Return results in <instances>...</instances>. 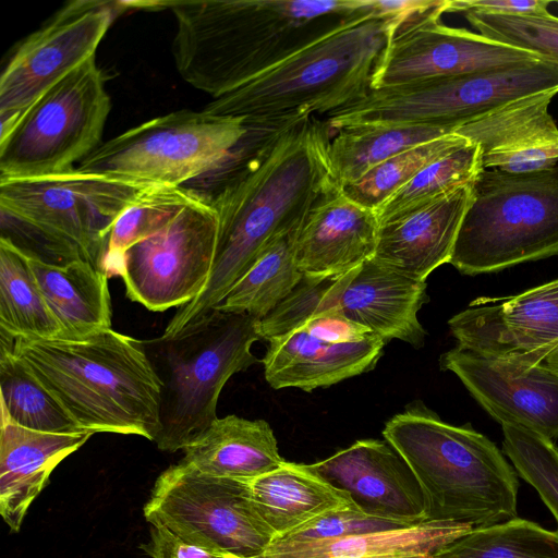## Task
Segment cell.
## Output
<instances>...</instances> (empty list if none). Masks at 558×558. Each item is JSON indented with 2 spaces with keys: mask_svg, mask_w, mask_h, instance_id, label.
Returning a JSON list of instances; mask_svg holds the SVG:
<instances>
[{
  "mask_svg": "<svg viewBox=\"0 0 558 558\" xmlns=\"http://www.w3.org/2000/svg\"><path fill=\"white\" fill-rule=\"evenodd\" d=\"M328 130L314 116L248 130L253 149L246 135L233 157L211 172L221 183L215 192L201 195L218 217L213 269L204 290L178 308L163 336H177L210 313L272 236L302 223L323 196L337 190L328 159Z\"/></svg>",
  "mask_w": 558,
  "mask_h": 558,
  "instance_id": "cell-1",
  "label": "cell"
},
{
  "mask_svg": "<svg viewBox=\"0 0 558 558\" xmlns=\"http://www.w3.org/2000/svg\"><path fill=\"white\" fill-rule=\"evenodd\" d=\"M177 22L172 54L181 77L221 97L356 16L374 0L158 1Z\"/></svg>",
  "mask_w": 558,
  "mask_h": 558,
  "instance_id": "cell-2",
  "label": "cell"
},
{
  "mask_svg": "<svg viewBox=\"0 0 558 558\" xmlns=\"http://www.w3.org/2000/svg\"><path fill=\"white\" fill-rule=\"evenodd\" d=\"M12 351L81 430L158 437L161 383L143 340L109 328L80 339L19 337Z\"/></svg>",
  "mask_w": 558,
  "mask_h": 558,
  "instance_id": "cell-3",
  "label": "cell"
},
{
  "mask_svg": "<svg viewBox=\"0 0 558 558\" xmlns=\"http://www.w3.org/2000/svg\"><path fill=\"white\" fill-rule=\"evenodd\" d=\"M398 21L377 12L349 20L260 72L203 110L278 128L330 114L365 97Z\"/></svg>",
  "mask_w": 558,
  "mask_h": 558,
  "instance_id": "cell-4",
  "label": "cell"
},
{
  "mask_svg": "<svg viewBox=\"0 0 558 558\" xmlns=\"http://www.w3.org/2000/svg\"><path fill=\"white\" fill-rule=\"evenodd\" d=\"M383 436L414 473L426 521L476 529L517 518L518 473L505 453L470 425L446 423L415 402L386 423Z\"/></svg>",
  "mask_w": 558,
  "mask_h": 558,
  "instance_id": "cell-5",
  "label": "cell"
},
{
  "mask_svg": "<svg viewBox=\"0 0 558 558\" xmlns=\"http://www.w3.org/2000/svg\"><path fill=\"white\" fill-rule=\"evenodd\" d=\"M258 320L213 310L177 336L143 340L161 383L160 432L155 440L160 450H182L218 418L226 383L258 362L251 351L262 340Z\"/></svg>",
  "mask_w": 558,
  "mask_h": 558,
  "instance_id": "cell-6",
  "label": "cell"
},
{
  "mask_svg": "<svg viewBox=\"0 0 558 558\" xmlns=\"http://www.w3.org/2000/svg\"><path fill=\"white\" fill-rule=\"evenodd\" d=\"M148 186L77 168L37 178L0 179L1 230L37 243L36 257L53 264L84 259L99 269L110 230Z\"/></svg>",
  "mask_w": 558,
  "mask_h": 558,
  "instance_id": "cell-7",
  "label": "cell"
},
{
  "mask_svg": "<svg viewBox=\"0 0 558 558\" xmlns=\"http://www.w3.org/2000/svg\"><path fill=\"white\" fill-rule=\"evenodd\" d=\"M449 264L463 275L499 271L558 255V166L482 170Z\"/></svg>",
  "mask_w": 558,
  "mask_h": 558,
  "instance_id": "cell-8",
  "label": "cell"
},
{
  "mask_svg": "<svg viewBox=\"0 0 558 558\" xmlns=\"http://www.w3.org/2000/svg\"><path fill=\"white\" fill-rule=\"evenodd\" d=\"M247 132L242 118L174 111L101 143L76 168L138 184L183 186L221 168Z\"/></svg>",
  "mask_w": 558,
  "mask_h": 558,
  "instance_id": "cell-9",
  "label": "cell"
},
{
  "mask_svg": "<svg viewBox=\"0 0 558 558\" xmlns=\"http://www.w3.org/2000/svg\"><path fill=\"white\" fill-rule=\"evenodd\" d=\"M558 88L549 60L371 89L327 117L329 129L354 124H413L453 129L512 100Z\"/></svg>",
  "mask_w": 558,
  "mask_h": 558,
  "instance_id": "cell-10",
  "label": "cell"
},
{
  "mask_svg": "<svg viewBox=\"0 0 558 558\" xmlns=\"http://www.w3.org/2000/svg\"><path fill=\"white\" fill-rule=\"evenodd\" d=\"M110 110L95 56L47 90L0 138V179L74 169L101 144Z\"/></svg>",
  "mask_w": 558,
  "mask_h": 558,
  "instance_id": "cell-11",
  "label": "cell"
},
{
  "mask_svg": "<svg viewBox=\"0 0 558 558\" xmlns=\"http://www.w3.org/2000/svg\"><path fill=\"white\" fill-rule=\"evenodd\" d=\"M250 482L207 475L180 460L157 477L143 513L210 553L262 558L276 534L257 512Z\"/></svg>",
  "mask_w": 558,
  "mask_h": 558,
  "instance_id": "cell-12",
  "label": "cell"
},
{
  "mask_svg": "<svg viewBox=\"0 0 558 558\" xmlns=\"http://www.w3.org/2000/svg\"><path fill=\"white\" fill-rule=\"evenodd\" d=\"M123 2L75 0L16 47L0 76V138L47 90L96 56Z\"/></svg>",
  "mask_w": 558,
  "mask_h": 558,
  "instance_id": "cell-13",
  "label": "cell"
},
{
  "mask_svg": "<svg viewBox=\"0 0 558 558\" xmlns=\"http://www.w3.org/2000/svg\"><path fill=\"white\" fill-rule=\"evenodd\" d=\"M217 243V214L198 194L166 227L125 252L120 277L128 298L153 312L187 304L208 282Z\"/></svg>",
  "mask_w": 558,
  "mask_h": 558,
  "instance_id": "cell-14",
  "label": "cell"
},
{
  "mask_svg": "<svg viewBox=\"0 0 558 558\" xmlns=\"http://www.w3.org/2000/svg\"><path fill=\"white\" fill-rule=\"evenodd\" d=\"M450 0L432 4L396 25L372 77L371 89L547 60L465 28L444 25ZM550 61V60H549Z\"/></svg>",
  "mask_w": 558,
  "mask_h": 558,
  "instance_id": "cell-15",
  "label": "cell"
},
{
  "mask_svg": "<svg viewBox=\"0 0 558 558\" xmlns=\"http://www.w3.org/2000/svg\"><path fill=\"white\" fill-rule=\"evenodd\" d=\"M448 325L460 347L537 365L558 344V279L513 296L476 299Z\"/></svg>",
  "mask_w": 558,
  "mask_h": 558,
  "instance_id": "cell-16",
  "label": "cell"
},
{
  "mask_svg": "<svg viewBox=\"0 0 558 558\" xmlns=\"http://www.w3.org/2000/svg\"><path fill=\"white\" fill-rule=\"evenodd\" d=\"M497 422L558 438V373L542 365L483 355L456 345L440 356Z\"/></svg>",
  "mask_w": 558,
  "mask_h": 558,
  "instance_id": "cell-17",
  "label": "cell"
},
{
  "mask_svg": "<svg viewBox=\"0 0 558 558\" xmlns=\"http://www.w3.org/2000/svg\"><path fill=\"white\" fill-rule=\"evenodd\" d=\"M426 300V280L371 258L344 275L331 277L320 304L322 313H340L386 341L398 339L421 348L426 332L417 314Z\"/></svg>",
  "mask_w": 558,
  "mask_h": 558,
  "instance_id": "cell-18",
  "label": "cell"
},
{
  "mask_svg": "<svg viewBox=\"0 0 558 558\" xmlns=\"http://www.w3.org/2000/svg\"><path fill=\"white\" fill-rule=\"evenodd\" d=\"M345 490L365 513L415 525L426 521L425 499L409 464L386 440L363 439L311 464Z\"/></svg>",
  "mask_w": 558,
  "mask_h": 558,
  "instance_id": "cell-19",
  "label": "cell"
},
{
  "mask_svg": "<svg viewBox=\"0 0 558 558\" xmlns=\"http://www.w3.org/2000/svg\"><path fill=\"white\" fill-rule=\"evenodd\" d=\"M558 88L505 104L458 128L454 133L477 145L483 168L524 173L558 162V126L549 105Z\"/></svg>",
  "mask_w": 558,
  "mask_h": 558,
  "instance_id": "cell-20",
  "label": "cell"
},
{
  "mask_svg": "<svg viewBox=\"0 0 558 558\" xmlns=\"http://www.w3.org/2000/svg\"><path fill=\"white\" fill-rule=\"evenodd\" d=\"M472 184L458 186L378 222L372 258L411 278L426 280L433 270L451 258L472 201Z\"/></svg>",
  "mask_w": 558,
  "mask_h": 558,
  "instance_id": "cell-21",
  "label": "cell"
},
{
  "mask_svg": "<svg viewBox=\"0 0 558 558\" xmlns=\"http://www.w3.org/2000/svg\"><path fill=\"white\" fill-rule=\"evenodd\" d=\"M378 219L336 190L306 214L295 241V260L303 276L344 275L374 256Z\"/></svg>",
  "mask_w": 558,
  "mask_h": 558,
  "instance_id": "cell-22",
  "label": "cell"
},
{
  "mask_svg": "<svg viewBox=\"0 0 558 558\" xmlns=\"http://www.w3.org/2000/svg\"><path fill=\"white\" fill-rule=\"evenodd\" d=\"M262 360L274 389L312 391L373 369L386 340L379 336L354 343H328L295 328L268 341Z\"/></svg>",
  "mask_w": 558,
  "mask_h": 558,
  "instance_id": "cell-23",
  "label": "cell"
},
{
  "mask_svg": "<svg viewBox=\"0 0 558 558\" xmlns=\"http://www.w3.org/2000/svg\"><path fill=\"white\" fill-rule=\"evenodd\" d=\"M94 435L88 432L49 433L1 420L0 513L12 532L49 481L54 468Z\"/></svg>",
  "mask_w": 558,
  "mask_h": 558,
  "instance_id": "cell-24",
  "label": "cell"
},
{
  "mask_svg": "<svg viewBox=\"0 0 558 558\" xmlns=\"http://www.w3.org/2000/svg\"><path fill=\"white\" fill-rule=\"evenodd\" d=\"M182 462L207 475L253 481L280 468L277 439L264 420L216 418L183 447Z\"/></svg>",
  "mask_w": 558,
  "mask_h": 558,
  "instance_id": "cell-25",
  "label": "cell"
},
{
  "mask_svg": "<svg viewBox=\"0 0 558 558\" xmlns=\"http://www.w3.org/2000/svg\"><path fill=\"white\" fill-rule=\"evenodd\" d=\"M252 501L277 536L332 510L357 507L311 464L284 462L250 482Z\"/></svg>",
  "mask_w": 558,
  "mask_h": 558,
  "instance_id": "cell-26",
  "label": "cell"
},
{
  "mask_svg": "<svg viewBox=\"0 0 558 558\" xmlns=\"http://www.w3.org/2000/svg\"><path fill=\"white\" fill-rule=\"evenodd\" d=\"M26 258L47 303L64 328L65 339H80L111 328L109 278L105 272L81 258L65 264L48 263L28 254Z\"/></svg>",
  "mask_w": 558,
  "mask_h": 558,
  "instance_id": "cell-27",
  "label": "cell"
},
{
  "mask_svg": "<svg viewBox=\"0 0 558 558\" xmlns=\"http://www.w3.org/2000/svg\"><path fill=\"white\" fill-rule=\"evenodd\" d=\"M473 530L444 521L369 532L330 542L269 546L262 558H434V555Z\"/></svg>",
  "mask_w": 558,
  "mask_h": 558,
  "instance_id": "cell-28",
  "label": "cell"
},
{
  "mask_svg": "<svg viewBox=\"0 0 558 558\" xmlns=\"http://www.w3.org/2000/svg\"><path fill=\"white\" fill-rule=\"evenodd\" d=\"M328 159L339 191L386 159L420 144L453 133V129L413 124H354L337 130Z\"/></svg>",
  "mask_w": 558,
  "mask_h": 558,
  "instance_id": "cell-29",
  "label": "cell"
},
{
  "mask_svg": "<svg viewBox=\"0 0 558 558\" xmlns=\"http://www.w3.org/2000/svg\"><path fill=\"white\" fill-rule=\"evenodd\" d=\"M301 225L272 236L214 310L244 313L262 319L280 304L303 278L295 260V241Z\"/></svg>",
  "mask_w": 558,
  "mask_h": 558,
  "instance_id": "cell-30",
  "label": "cell"
},
{
  "mask_svg": "<svg viewBox=\"0 0 558 558\" xmlns=\"http://www.w3.org/2000/svg\"><path fill=\"white\" fill-rule=\"evenodd\" d=\"M0 333L12 339H65L26 254L5 236H0Z\"/></svg>",
  "mask_w": 558,
  "mask_h": 558,
  "instance_id": "cell-31",
  "label": "cell"
},
{
  "mask_svg": "<svg viewBox=\"0 0 558 558\" xmlns=\"http://www.w3.org/2000/svg\"><path fill=\"white\" fill-rule=\"evenodd\" d=\"M12 341L0 335L1 420L40 432H80L52 393L13 353Z\"/></svg>",
  "mask_w": 558,
  "mask_h": 558,
  "instance_id": "cell-32",
  "label": "cell"
},
{
  "mask_svg": "<svg viewBox=\"0 0 558 558\" xmlns=\"http://www.w3.org/2000/svg\"><path fill=\"white\" fill-rule=\"evenodd\" d=\"M185 186L150 185L117 218L108 235L99 270L120 276L123 256L135 243L166 227L197 197Z\"/></svg>",
  "mask_w": 558,
  "mask_h": 558,
  "instance_id": "cell-33",
  "label": "cell"
},
{
  "mask_svg": "<svg viewBox=\"0 0 558 558\" xmlns=\"http://www.w3.org/2000/svg\"><path fill=\"white\" fill-rule=\"evenodd\" d=\"M434 558H558V531L517 517L473 529Z\"/></svg>",
  "mask_w": 558,
  "mask_h": 558,
  "instance_id": "cell-34",
  "label": "cell"
},
{
  "mask_svg": "<svg viewBox=\"0 0 558 558\" xmlns=\"http://www.w3.org/2000/svg\"><path fill=\"white\" fill-rule=\"evenodd\" d=\"M484 170L480 147L471 142L453 148L421 169L375 213L378 222L425 204L458 186L473 183Z\"/></svg>",
  "mask_w": 558,
  "mask_h": 558,
  "instance_id": "cell-35",
  "label": "cell"
},
{
  "mask_svg": "<svg viewBox=\"0 0 558 558\" xmlns=\"http://www.w3.org/2000/svg\"><path fill=\"white\" fill-rule=\"evenodd\" d=\"M465 142L466 138L453 132L420 144L386 159L339 191L351 201L376 210L426 165Z\"/></svg>",
  "mask_w": 558,
  "mask_h": 558,
  "instance_id": "cell-36",
  "label": "cell"
},
{
  "mask_svg": "<svg viewBox=\"0 0 558 558\" xmlns=\"http://www.w3.org/2000/svg\"><path fill=\"white\" fill-rule=\"evenodd\" d=\"M502 452L539 495L558 523V448L533 430L502 425Z\"/></svg>",
  "mask_w": 558,
  "mask_h": 558,
  "instance_id": "cell-37",
  "label": "cell"
},
{
  "mask_svg": "<svg viewBox=\"0 0 558 558\" xmlns=\"http://www.w3.org/2000/svg\"><path fill=\"white\" fill-rule=\"evenodd\" d=\"M465 19L484 37L558 63V16L549 12L501 15L471 11L465 13Z\"/></svg>",
  "mask_w": 558,
  "mask_h": 558,
  "instance_id": "cell-38",
  "label": "cell"
},
{
  "mask_svg": "<svg viewBox=\"0 0 558 558\" xmlns=\"http://www.w3.org/2000/svg\"><path fill=\"white\" fill-rule=\"evenodd\" d=\"M403 522L374 517L359 507L326 512L298 529L277 536L269 546L284 547L330 542L353 535L409 527Z\"/></svg>",
  "mask_w": 558,
  "mask_h": 558,
  "instance_id": "cell-39",
  "label": "cell"
},
{
  "mask_svg": "<svg viewBox=\"0 0 558 558\" xmlns=\"http://www.w3.org/2000/svg\"><path fill=\"white\" fill-rule=\"evenodd\" d=\"M299 327L312 337L328 343H354L377 336L367 327L337 312L315 315Z\"/></svg>",
  "mask_w": 558,
  "mask_h": 558,
  "instance_id": "cell-40",
  "label": "cell"
},
{
  "mask_svg": "<svg viewBox=\"0 0 558 558\" xmlns=\"http://www.w3.org/2000/svg\"><path fill=\"white\" fill-rule=\"evenodd\" d=\"M141 548L150 558H234L191 545L158 524L151 525L149 541Z\"/></svg>",
  "mask_w": 558,
  "mask_h": 558,
  "instance_id": "cell-41",
  "label": "cell"
},
{
  "mask_svg": "<svg viewBox=\"0 0 558 558\" xmlns=\"http://www.w3.org/2000/svg\"><path fill=\"white\" fill-rule=\"evenodd\" d=\"M549 0H450L448 12H482L501 15L548 13Z\"/></svg>",
  "mask_w": 558,
  "mask_h": 558,
  "instance_id": "cell-42",
  "label": "cell"
},
{
  "mask_svg": "<svg viewBox=\"0 0 558 558\" xmlns=\"http://www.w3.org/2000/svg\"><path fill=\"white\" fill-rule=\"evenodd\" d=\"M558 373V344L537 364Z\"/></svg>",
  "mask_w": 558,
  "mask_h": 558,
  "instance_id": "cell-43",
  "label": "cell"
}]
</instances>
